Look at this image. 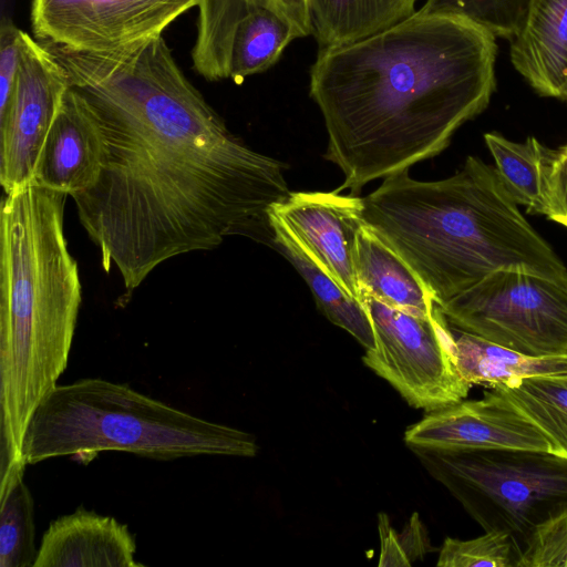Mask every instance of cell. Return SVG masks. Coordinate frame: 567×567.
Segmentation results:
<instances>
[{"instance_id":"obj_14","label":"cell","mask_w":567,"mask_h":567,"mask_svg":"<svg viewBox=\"0 0 567 567\" xmlns=\"http://www.w3.org/2000/svg\"><path fill=\"white\" fill-rule=\"evenodd\" d=\"M125 524L83 507L53 520L33 567H141Z\"/></svg>"},{"instance_id":"obj_17","label":"cell","mask_w":567,"mask_h":567,"mask_svg":"<svg viewBox=\"0 0 567 567\" xmlns=\"http://www.w3.org/2000/svg\"><path fill=\"white\" fill-rule=\"evenodd\" d=\"M265 7L290 19L311 35L306 0H202L198 4L197 35L192 50L194 69L208 81L228 78L230 42L236 24L250 9Z\"/></svg>"},{"instance_id":"obj_13","label":"cell","mask_w":567,"mask_h":567,"mask_svg":"<svg viewBox=\"0 0 567 567\" xmlns=\"http://www.w3.org/2000/svg\"><path fill=\"white\" fill-rule=\"evenodd\" d=\"M102 153L94 117L68 87L39 154L32 184L73 196L95 183Z\"/></svg>"},{"instance_id":"obj_30","label":"cell","mask_w":567,"mask_h":567,"mask_svg":"<svg viewBox=\"0 0 567 567\" xmlns=\"http://www.w3.org/2000/svg\"><path fill=\"white\" fill-rule=\"evenodd\" d=\"M567 101V100H566Z\"/></svg>"},{"instance_id":"obj_10","label":"cell","mask_w":567,"mask_h":567,"mask_svg":"<svg viewBox=\"0 0 567 567\" xmlns=\"http://www.w3.org/2000/svg\"><path fill=\"white\" fill-rule=\"evenodd\" d=\"M66 89L55 58L23 32L16 84L0 112V182L6 194L32 184L39 154Z\"/></svg>"},{"instance_id":"obj_27","label":"cell","mask_w":567,"mask_h":567,"mask_svg":"<svg viewBox=\"0 0 567 567\" xmlns=\"http://www.w3.org/2000/svg\"><path fill=\"white\" fill-rule=\"evenodd\" d=\"M516 567H567V507L534 530Z\"/></svg>"},{"instance_id":"obj_28","label":"cell","mask_w":567,"mask_h":567,"mask_svg":"<svg viewBox=\"0 0 567 567\" xmlns=\"http://www.w3.org/2000/svg\"><path fill=\"white\" fill-rule=\"evenodd\" d=\"M23 31L11 20L2 19L0 27V112L11 97L21 59Z\"/></svg>"},{"instance_id":"obj_6","label":"cell","mask_w":567,"mask_h":567,"mask_svg":"<svg viewBox=\"0 0 567 567\" xmlns=\"http://www.w3.org/2000/svg\"><path fill=\"white\" fill-rule=\"evenodd\" d=\"M429 474L485 532H504L519 549L567 507V457L522 449L410 447Z\"/></svg>"},{"instance_id":"obj_24","label":"cell","mask_w":567,"mask_h":567,"mask_svg":"<svg viewBox=\"0 0 567 567\" xmlns=\"http://www.w3.org/2000/svg\"><path fill=\"white\" fill-rule=\"evenodd\" d=\"M23 475L0 486V567H33L37 559L34 503Z\"/></svg>"},{"instance_id":"obj_16","label":"cell","mask_w":567,"mask_h":567,"mask_svg":"<svg viewBox=\"0 0 567 567\" xmlns=\"http://www.w3.org/2000/svg\"><path fill=\"white\" fill-rule=\"evenodd\" d=\"M354 268L360 293L419 317H432L435 303L409 265L365 224L355 236Z\"/></svg>"},{"instance_id":"obj_11","label":"cell","mask_w":567,"mask_h":567,"mask_svg":"<svg viewBox=\"0 0 567 567\" xmlns=\"http://www.w3.org/2000/svg\"><path fill=\"white\" fill-rule=\"evenodd\" d=\"M409 447L522 449L551 452L543 432L493 389L480 400H462L429 412L404 433Z\"/></svg>"},{"instance_id":"obj_22","label":"cell","mask_w":567,"mask_h":567,"mask_svg":"<svg viewBox=\"0 0 567 567\" xmlns=\"http://www.w3.org/2000/svg\"><path fill=\"white\" fill-rule=\"evenodd\" d=\"M298 38H303V33L282 13L265 7L250 9L233 33L228 79L241 84L247 76L265 72Z\"/></svg>"},{"instance_id":"obj_7","label":"cell","mask_w":567,"mask_h":567,"mask_svg":"<svg viewBox=\"0 0 567 567\" xmlns=\"http://www.w3.org/2000/svg\"><path fill=\"white\" fill-rule=\"evenodd\" d=\"M465 332L530 357L567 355V285L519 270L495 271L441 306Z\"/></svg>"},{"instance_id":"obj_9","label":"cell","mask_w":567,"mask_h":567,"mask_svg":"<svg viewBox=\"0 0 567 567\" xmlns=\"http://www.w3.org/2000/svg\"><path fill=\"white\" fill-rule=\"evenodd\" d=\"M202 0H31L34 39L105 51L155 37Z\"/></svg>"},{"instance_id":"obj_23","label":"cell","mask_w":567,"mask_h":567,"mask_svg":"<svg viewBox=\"0 0 567 567\" xmlns=\"http://www.w3.org/2000/svg\"><path fill=\"white\" fill-rule=\"evenodd\" d=\"M489 389L543 432L553 453L567 457V374L523 378Z\"/></svg>"},{"instance_id":"obj_4","label":"cell","mask_w":567,"mask_h":567,"mask_svg":"<svg viewBox=\"0 0 567 567\" xmlns=\"http://www.w3.org/2000/svg\"><path fill=\"white\" fill-rule=\"evenodd\" d=\"M66 196L31 184L1 203L0 482L25 471V429L68 365L82 297Z\"/></svg>"},{"instance_id":"obj_8","label":"cell","mask_w":567,"mask_h":567,"mask_svg":"<svg viewBox=\"0 0 567 567\" xmlns=\"http://www.w3.org/2000/svg\"><path fill=\"white\" fill-rule=\"evenodd\" d=\"M374 333L363 363L413 408L435 411L464 400L472 386L457 371L449 323L436 307L419 317L360 293Z\"/></svg>"},{"instance_id":"obj_18","label":"cell","mask_w":567,"mask_h":567,"mask_svg":"<svg viewBox=\"0 0 567 567\" xmlns=\"http://www.w3.org/2000/svg\"><path fill=\"white\" fill-rule=\"evenodd\" d=\"M319 51L357 42L411 17L419 0H306Z\"/></svg>"},{"instance_id":"obj_5","label":"cell","mask_w":567,"mask_h":567,"mask_svg":"<svg viewBox=\"0 0 567 567\" xmlns=\"http://www.w3.org/2000/svg\"><path fill=\"white\" fill-rule=\"evenodd\" d=\"M256 437L100 378L55 385L33 411L22 440L25 465L120 451L168 461L197 455L254 457Z\"/></svg>"},{"instance_id":"obj_2","label":"cell","mask_w":567,"mask_h":567,"mask_svg":"<svg viewBox=\"0 0 567 567\" xmlns=\"http://www.w3.org/2000/svg\"><path fill=\"white\" fill-rule=\"evenodd\" d=\"M496 38L457 14L416 10L357 42L318 51L309 93L328 133L337 189L409 169L443 152L496 87Z\"/></svg>"},{"instance_id":"obj_19","label":"cell","mask_w":567,"mask_h":567,"mask_svg":"<svg viewBox=\"0 0 567 567\" xmlns=\"http://www.w3.org/2000/svg\"><path fill=\"white\" fill-rule=\"evenodd\" d=\"M449 327L455 365L461 377L471 385L492 388L523 378L567 374V355L530 357L454 328L450 323Z\"/></svg>"},{"instance_id":"obj_15","label":"cell","mask_w":567,"mask_h":567,"mask_svg":"<svg viewBox=\"0 0 567 567\" xmlns=\"http://www.w3.org/2000/svg\"><path fill=\"white\" fill-rule=\"evenodd\" d=\"M511 44L516 71L542 96L567 100V0H529Z\"/></svg>"},{"instance_id":"obj_20","label":"cell","mask_w":567,"mask_h":567,"mask_svg":"<svg viewBox=\"0 0 567 567\" xmlns=\"http://www.w3.org/2000/svg\"><path fill=\"white\" fill-rule=\"evenodd\" d=\"M272 244L293 265L309 286L322 313L344 329L365 349L374 347L373 328L362 302L348 295L303 250L285 225L269 212Z\"/></svg>"},{"instance_id":"obj_29","label":"cell","mask_w":567,"mask_h":567,"mask_svg":"<svg viewBox=\"0 0 567 567\" xmlns=\"http://www.w3.org/2000/svg\"><path fill=\"white\" fill-rule=\"evenodd\" d=\"M547 218L567 227V145L557 150L553 164Z\"/></svg>"},{"instance_id":"obj_25","label":"cell","mask_w":567,"mask_h":567,"mask_svg":"<svg viewBox=\"0 0 567 567\" xmlns=\"http://www.w3.org/2000/svg\"><path fill=\"white\" fill-rule=\"evenodd\" d=\"M529 0H425L424 11L465 17L492 32L495 38L512 41L520 32Z\"/></svg>"},{"instance_id":"obj_21","label":"cell","mask_w":567,"mask_h":567,"mask_svg":"<svg viewBox=\"0 0 567 567\" xmlns=\"http://www.w3.org/2000/svg\"><path fill=\"white\" fill-rule=\"evenodd\" d=\"M495 169L514 200L529 214L549 212V179L557 150H550L535 137L524 143L512 142L497 132L484 135Z\"/></svg>"},{"instance_id":"obj_3","label":"cell","mask_w":567,"mask_h":567,"mask_svg":"<svg viewBox=\"0 0 567 567\" xmlns=\"http://www.w3.org/2000/svg\"><path fill=\"white\" fill-rule=\"evenodd\" d=\"M362 221L441 306L499 270L567 285V268L518 209L496 169L468 156L454 175L423 182L409 169L362 198Z\"/></svg>"},{"instance_id":"obj_12","label":"cell","mask_w":567,"mask_h":567,"mask_svg":"<svg viewBox=\"0 0 567 567\" xmlns=\"http://www.w3.org/2000/svg\"><path fill=\"white\" fill-rule=\"evenodd\" d=\"M361 197L334 192H291L269 210L308 256L351 297L359 299L355 236L362 224Z\"/></svg>"},{"instance_id":"obj_26","label":"cell","mask_w":567,"mask_h":567,"mask_svg":"<svg viewBox=\"0 0 567 567\" xmlns=\"http://www.w3.org/2000/svg\"><path fill=\"white\" fill-rule=\"evenodd\" d=\"M520 549L504 532H485L472 539L446 537L436 565L439 567H516Z\"/></svg>"},{"instance_id":"obj_1","label":"cell","mask_w":567,"mask_h":567,"mask_svg":"<svg viewBox=\"0 0 567 567\" xmlns=\"http://www.w3.org/2000/svg\"><path fill=\"white\" fill-rule=\"evenodd\" d=\"M103 141L79 219L128 292L165 260L241 235L272 243L285 165L248 147L188 81L162 34L105 51L50 44Z\"/></svg>"}]
</instances>
